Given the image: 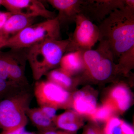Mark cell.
Wrapping results in <instances>:
<instances>
[{
  "label": "cell",
  "mask_w": 134,
  "mask_h": 134,
  "mask_svg": "<svg viewBox=\"0 0 134 134\" xmlns=\"http://www.w3.org/2000/svg\"><path fill=\"white\" fill-rule=\"evenodd\" d=\"M98 41L105 44L114 60L134 46V8L116 10L99 24Z\"/></svg>",
  "instance_id": "cell-1"
},
{
  "label": "cell",
  "mask_w": 134,
  "mask_h": 134,
  "mask_svg": "<svg viewBox=\"0 0 134 134\" xmlns=\"http://www.w3.org/2000/svg\"><path fill=\"white\" fill-rule=\"evenodd\" d=\"M69 41V38L47 40L28 48L27 61L34 80L39 81L43 76L59 66Z\"/></svg>",
  "instance_id": "cell-2"
},
{
  "label": "cell",
  "mask_w": 134,
  "mask_h": 134,
  "mask_svg": "<svg viewBox=\"0 0 134 134\" xmlns=\"http://www.w3.org/2000/svg\"><path fill=\"white\" fill-rule=\"evenodd\" d=\"M84 69L80 81L88 79L96 82L110 80L119 73L113 55L105 44L99 42L96 50H87L83 53Z\"/></svg>",
  "instance_id": "cell-3"
},
{
  "label": "cell",
  "mask_w": 134,
  "mask_h": 134,
  "mask_svg": "<svg viewBox=\"0 0 134 134\" xmlns=\"http://www.w3.org/2000/svg\"><path fill=\"white\" fill-rule=\"evenodd\" d=\"M61 27L56 18L26 26L8 41L2 48H27L47 40H61Z\"/></svg>",
  "instance_id": "cell-4"
},
{
  "label": "cell",
  "mask_w": 134,
  "mask_h": 134,
  "mask_svg": "<svg viewBox=\"0 0 134 134\" xmlns=\"http://www.w3.org/2000/svg\"><path fill=\"white\" fill-rule=\"evenodd\" d=\"M32 99V93L27 88L1 100L0 129L3 130L26 126Z\"/></svg>",
  "instance_id": "cell-5"
},
{
  "label": "cell",
  "mask_w": 134,
  "mask_h": 134,
  "mask_svg": "<svg viewBox=\"0 0 134 134\" xmlns=\"http://www.w3.org/2000/svg\"><path fill=\"white\" fill-rule=\"evenodd\" d=\"M34 93L40 107L48 106L57 110L72 107L71 93L48 80L37 81Z\"/></svg>",
  "instance_id": "cell-6"
},
{
  "label": "cell",
  "mask_w": 134,
  "mask_h": 134,
  "mask_svg": "<svg viewBox=\"0 0 134 134\" xmlns=\"http://www.w3.org/2000/svg\"><path fill=\"white\" fill-rule=\"evenodd\" d=\"M75 23V29L69 37V43L66 53L75 51H87L92 49L98 41V26L79 14Z\"/></svg>",
  "instance_id": "cell-7"
},
{
  "label": "cell",
  "mask_w": 134,
  "mask_h": 134,
  "mask_svg": "<svg viewBox=\"0 0 134 134\" xmlns=\"http://www.w3.org/2000/svg\"><path fill=\"white\" fill-rule=\"evenodd\" d=\"M125 6V0H82L80 13L91 21L100 24L116 10Z\"/></svg>",
  "instance_id": "cell-8"
},
{
  "label": "cell",
  "mask_w": 134,
  "mask_h": 134,
  "mask_svg": "<svg viewBox=\"0 0 134 134\" xmlns=\"http://www.w3.org/2000/svg\"><path fill=\"white\" fill-rule=\"evenodd\" d=\"M1 5L13 14L36 18L41 16L47 19H54V11L47 9L41 1L37 0H2Z\"/></svg>",
  "instance_id": "cell-9"
},
{
  "label": "cell",
  "mask_w": 134,
  "mask_h": 134,
  "mask_svg": "<svg viewBox=\"0 0 134 134\" xmlns=\"http://www.w3.org/2000/svg\"><path fill=\"white\" fill-rule=\"evenodd\" d=\"M27 49L28 48L10 49L8 51L9 81L24 88H28L29 85L25 74L27 61Z\"/></svg>",
  "instance_id": "cell-10"
},
{
  "label": "cell",
  "mask_w": 134,
  "mask_h": 134,
  "mask_svg": "<svg viewBox=\"0 0 134 134\" xmlns=\"http://www.w3.org/2000/svg\"><path fill=\"white\" fill-rule=\"evenodd\" d=\"M47 2L58 10L55 18L60 26H66L75 23L80 13L82 0H48Z\"/></svg>",
  "instance_id": "cell-11"
},
{
  "label": "cell",
  "mask_w": 134,
  "mask_h": 134,
  "mask_svg": "<svg viewBox=\"0 0 134 134\" xmlns=\"http://www.w3.org/2000/svg\"><path fill=\"white\" fill-rule=\"evenodd\" d=\"M35 18L11 14L0 30V49L10 39L26 26L33 24Z\"/></svg>",
  "instance_id": "cell-12"
},
{
  "label": "cell",
  "mask_w": 134,
  "mask_h": 134,
  "mask_svg": "<svg viewBox=\"0 0 134 134\" xmlns=\"http://www.w3.org/2000/svg\"><path fill=\"white\" fill-rule=\"evenodd\" d=\"M105 101L112 106L115 112L123 113L129 108L132 96L126 85L119 83L110 91Z\"/></svg>",
  "instance_id": "cell-13"
},
{
  "label": "cell",
  "mask_w": 134,
  "mask_h": 134,
  "mask_svg": "<svg viewBox=\"0 0 134 134\" xmlns=\"http://www.w3.org/2000/svg\"><path fill=\"white\" fill-rule=\"evenodd\" d=\"M72 107L79 115L89 117L97 108V101L93 94L81 90L72 95Z\"/></svg>",
  "instance_id": "cell-14"
},
{
  "label": "cell",
  "mask_w": 134,
  "mask_h": 134,
  "mask_svg": "<svg viewBox=\"0 0 134 134\" xmlns=\"http://www.w3.org/2000/svg\"><path fill=\"white\" fill-rule=\"evenodd\" d=\"M83 51H79L65 53L60 63V68L72 75L81 74L84 69Z\"/></svg>",
  "instance_id": "cell-15"
},
{
  "label": "cell",
  "mask_w": 134,
  "mask_h": 134,
  "mask_svg": "<svg viewBox=\"0 0 134 134\" xmlns=\"http://www.w3.org/2000/svg\"><path fill=\"white\" fill-rule=\"evenodd\" d=\"M54 124L57 129L76 133L84 125L81 115L72 110H68L56 117Z\"/></svg>",
  "instance_id": "cell-16"
},
{
  "label": "cell",
  "mask_w": 134,
  "mask_h": 134,
  "mask_svg": "<svg viewBox=\"0 0 134 134\" xmlns=\"http://www.w3.org/2000/svg\"><path fill=\"white\" fill-rule=\"evenodd\" d=\"M46 75L47 80L69 92L81 82L79 77H76L75 76L70 75L60 68L51 70Z\"/></svg>",
  "instance_id": "cell-17"
},
{
  "label": "cell",
  "mask_w": 134,
  "mask_h": 134,
  "mask_svg": "<svg viewBox=\"0 0 134 134\" xmlns=\"http://www.w3.org/2000/svg\"><path fill=\"white\" fill-rule=\"evenodd\" d=\"M27 116L32 123L37 129L38 132H42L57 129L54 122L47 118L39 108H30Z\"/></svg>",
  "instance_id": "cell-18"
},
{
  "label": "cell",
  "mask_w": 134,
  "mask_h": 134,
  "mask_svg": "<svg viewBox=\"0 0 134 134\" xmlns=\"http://www.w3.org/2000/svg\"><path fill=\"white\" fill-rule=\"evenodd\" d=\"M103 131L104 134H134L132 126L115 116L106 122Z\"/></svg>",
  "instance_id": "cell-19"
},
{
  "label": "cell",
  "mask_w": 134,
  "mask_h": 134,
  "mask_svg": "<svg viewBox=\"0 0 134 134\" xmlns=\"http://www.w3.org/2000/svg\"><path fill=\"white\" fill-rule=\"evenodd\" d=\"M115 110L111 105L105 101L101 106L96 108V110L88 117L92 120L96 122H106L110 118L113 117Z\"/></svg>",
  "instance_id": "cell-20"
},
{
  "label": "cell",
  "mask_w": 134,
  "mask_h": 134,
  "mask_svg": "<svg viewBox=\"0 0 134 134\" xmlns=\"http://www.w3.org/2000/svg\"><path fill=\"white\" fill-rule=\"evenodd\" d=\"M117 68L119 73L126 74L134 68V46L122 53L118 58Z\"/></svg>",
  "instance_id": "cell-21"
},
{
  "label": "cell",
  "mask_w": 134,
  "mask_h": 134,
  "mask_svg": "<svg viewBox=\"0 0 134 134\" xmlns=\"http://www.w3.org/2000/svg\"><path fill=\"white\" fill-rule=\"evenodd\" d=\"M25 89L0 77V101Z\"/></svg>",
  "instance_id": "cell-22"
},
{
  "label": "cell",
  "mask_w": 134,
  "mask_h": 134,
  "mask_svg": "<svg viewBox=\"0 0 134 134\" xmlns=\"http://www.w3.org/2000/svg\"><path fill=\"white\" fill-rule=\"evenodd\" d=\"M8 66V52H2L0 50V77L9 81Z\"/></svg>",
  "instance_id": "cell-23"
},
{
  "label": "cell",
  "mask_w": 134,
  "mask_h": 134,
  "mask_svg": "<svg viewBox=\"0 0 134 134\" xmlns=\"http://www.w3.org/2000/svg\"><path fill=\"white\" fill-rule=\"evenodd\" d=\"M39 108L43 113L54 123V121L57 116L56 115L57 109L48 106H42L40 107Z\"/></svg>",
  "instance_id": "cell-24"
},
{
  "label": "cell",
  "mask_w": 134,
  "mask_h": 134,
  "mask_svg": "<svg viewBox=\"0 0 134 134\" xmlns=\"http://www.w3.org/2000/svg\"><path fill=\"white\" fill-rule=\"evenodd\" d=\"M25 126H21L13 128L3 130L0 134H23L26 131Z\"/></svg>",
  "instance_id": "cell-25"
},
{
  "label": "cell",
  "mask_w": 134,
  "mask_h": 134,
  "mask_svg": "<svg viewBox=\"0 0 134 134\" xmlns=\"http://www.w3.org/2000/svg\"><path fill=\"white\" fill-rule=\"evenodd\" d=\"M83 134H104L103 130L95 125H90L85 128Z\"/></svg>",
  "instance_id": "cell-26"
},
{
  "label": "cell",
  "mask_w": 134,
  "mask_h": 134,
  "mask_svg": "<svg viewBox=\"0 0 134 134\" xmlns=\"http://www.w3.org/2000/svg\"><path fill=\"white\" fill-rule=\"evenodd\" d=\"M37 134H76V133L68 132L65 130H58L57 129L48 130L45 132H38Z\"/></svg>",
  "instance_id": "cell-27"
},
{
  "label": "cell",
  "mask_w": 134,
  "mask_h": 134,
  "mask_svg": "<svg viewBox=\"0 0 134 134\" xmlns=\"http://www.w3.org/2000/svg\"><path fill=\"white\" fill-rule=\"evenodd\" d=\"M11 14L9 12L0 11V30Z\"/></svg>",
  "instance_id": "cell-28"
},
{
  "label": "cell",
  "mask_w": 134,
  "mask_h": 134,
  "mask_svg": "<svg viewBox=\"0 0 134 134\" xmlns=\"http://www.w3.org/2000/svg\"><path fill=\"white\" fill-rule=\"evenodd\" d=\"M23 134H37V133H36L34 132H29L25 131Z\"/></svg>",
  "instance_id": "cell-29"
},
{
  "label": "cell",
  "mask_w": 134,
  "mask_h": 134,
  "mask_svg": "<svg viewBox=\"0 0 134 134\" xmlns=\"http://www.w3.org/2000/svg\"><path fill=\"white\" fill-rule=\"evenodd\" d=\"M2 1V0H0V6H1V5Z\"/></svg>",
  "instance_id": "cell-30"
},
{
  "label": "cell",
  "mask_w": 134,
  "mask_h": 134,
  "mask_svg": "<svg viewBox=\"0 0 134 134\" xmlns=\"http://www.w3.org/2000/svg\"><path fill=\"white\" fill-rule=\"evenodd\" d=\"M82 134H83V133Z\"/></svg>",
  "instance_id": "cell-31"
}]
</instances>
